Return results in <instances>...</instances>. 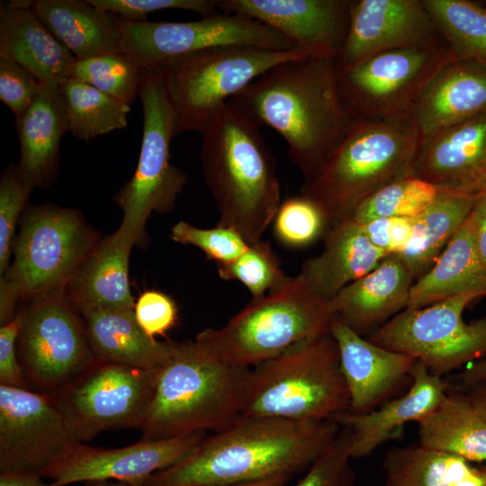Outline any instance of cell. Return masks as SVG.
<instances>
[{
    "label": "cell",
    "instance_id": "cell-1",
    "mask_svg": "<svg viewBox=\"0 0 486 486\" xmlns=\"http://www.w3.org/2000/svg\"><path fill=\"white\" fill-rule=\"evenodd\" d=\"M227 104L259 127L280 134L304 179L334 151L356 121L342 101L335 60L310 56L274 66Z\"/></svg>",
    "mask_w": 486,
    "mask_h": 486
},
{
    "label": "cell",
    "instance_id": "cell-2",
    "mask_svg": "<svg viewBox=\"0 0 486 486\" xmlns=\"http://www.w3.org/2000/svg\"><path fill=\"white\" fill-rule=\"evenodd\" d=\"M340 430L332 419L290 421L239 417L203 437L184 460L140 482L143 486H220L308 468Z\"/></svg>",
    "mask_w": 486,
    "mask_h": 486
},
{
    "label": "cell",
    "instance_id": "cell-3",
    "mask_svg": "<svg viewBox=\"0 0 486 486\" xmlns=\"http://www.w3.org/2000/svg\"><path fill=\"white\" fill-rule=\"evenodd\" d=\"M200 159L217 205V225L262 241L281 204L274 158L260 127L226 104L202 133Z\"/></svg>",
    "mask_w": 486,
    "mask_h": 486
},
{
    "label": "cell",
    "instance_id": "cell-4",
    "mask_svg": "<svg viewBox=\"0 0 486 486\" xmlns=\"http://www.w3.org/2000/svg\"><path fill=\"white\" fill-rule=\"evenodd\" d=\"M249 374V367L220 359L196 339L174 341L157 374L141 439L204 434L229 426L241 415Z\"/></svg>",
    "mask_w": 486,
    "mask_h": 486
},
{
    "label": "cell",
    "instance_id": "cell-5",
    "mask_svg": "<svg viewBox=\"0 0 486 486\" xmlns=\"http://www.w3.org/2000/svg\"><path fill=\"white\" fill-rule=\"evenodd\" d=\"M421 142L410 113L357 120L334 151L304 179L301 194L320 208L330 227L351 217L379 189L414 176Z\"/></svg>",
    "mask_w": 486,
    "mask_h": 486
},
{
    "label": "cell",
    "instance_id": "cell-6",
    "mask_svg": "<svg viewBox=\"0 0 486 486\" xmlns=\"http://www.w3.org/2000/svg\"><path fill=\"white\" fill-rule=\"evenodd\" d=\"M348 409L338 345L328 333L250 367L240 417L323 421Z\"/></svg>",
    "mask_w": 486,
    "mask_h": 486
},
{
    "label": "cell",
    "instance_id": "cell-7",
    "mask_svg": "<svg viewBox=\"0 0 486 486\" xmlns=\"http://www.w3.org/2000/svg\"><path fill=\"white\" fill-rule=\"evenodd\" d=\"M331 300L316 293L298 274L279 288L253 299L220 328L195 338L220 359L252 367L291 346L330 333Z\"/></svg>",
    "mask_w": 486,
    "mask_h": 486
},
{
    "label": "cell",
    "instance_id": "cell-8",
    "mask_svg": "<svg viewBox=\"0 0 486 486\" xmlns=\"http://www.w3.org/2000/svg\"><path fill=\"white\" fill-rule=\"evenodd\" d=\"M308 56L302 50H274L227 45L195 51L156 68L175 114L174 137L202 133L233 96L274 66Z\"/></svg>",
    "mask_w": 486,
    "mask_h": 486
},
{
    "label": "cell",
    "instance_id": "cell-9",
    "mask_svg": "<svg viewBox=\"0 0 486 486\" xmlns=\"http://www.w3.org/2000/svg\"><path fill=\"white\" fill-rule=\"evenodd\" d=\"M138 96L143 109L139 161L115 196L123 217L114 234L130 248L144 236L150 214L169 212L187 182L185 173L170 163L175 114L158 69L142 70Z\"/></svg>",
    "mask_w": 486,
    "mask_h": 486
},
{
    "label": "cell",
    "instance_id": "cell-10",
    "mask_svg": "<svg viewBox=\"0 0 486 486\" xmlns=\"http://www.w3.org/2000/svg\"><path fill=\"white\" fill-rule=\"evenodd\" d=\"M98 243L77 211L50 204L30 207L13 243L14 262L3 277L20 298L64 290Z\"/></svg>",
    "mask_w": 486,
    "mask_h": 486
},
{
    "label": "cell",
    "instance_id": "cell-11",
    "mask_svg": "<svg viewBox=\"0 0 486 486\" xmlns=\"http://www.w3.org/2000/svg\"><path fill=\"white\" fill-rule=\"evenodd\" d=\"M485 296V292L471 291L426 307L405 309L367 339L411 356L441 377L486 356V317L471 322L463 318L472 302Z\"/></svg>",
    "mask_w": 486,
    "mask_h": 486
},
{
    "label": "cell",
    "instance_id": "cell-12",
    "mask_svg": "<svg viewBox=\"0 0 486 486\" xmlns=\"http://www.w3.org/2000/svg\"><path fill=\"white\" fill-rule=\"evenodd\" d=\"M158 372L94 358L51 397L73 439L86 443L111 429L140 428Z\"/></svg>",
    "mask_w": 486,
    "mask_h": 486
},
{
    "label": "cell",
    "instance_id": "cell-13",
    "mask_svg": "<svg viewBox=\"0 0 486 486\" xmlns=\"http://www.w3.org/2000/svg\"><path fill=\"white\" fill-rule=\"evenodd\" d=\"M453 60L443 44L392 50L338 68L342 101L356 121L408 115L430 80Z\"/></svg>",
    "mask_w": 486,
    "mask_h": 486
},
{
    "label": "cell",
    "instance_id": "cell-14",
    "mask_svg": "<svg viewBox=\"0 0 486 486\" xmlns=\"http://www.w3.org/2000/svg\"><path fill=\"white\" fill-rule=\"evenodd\" d=\"M20 313L19 362L28 389L51 395L94 359L82 318L65 289L34 299Z\"/></svg>",
    "mask_w": 486,
    "mask_h": 486
},
{
    "label": "cell",
    "instance_id": "cell-15",
    "mask_svg": "<svg viewBox=\"0 0 486 486\" xmlns=\"http://www.w3.org/2000/svg\"><path fill=\"white\" fill-rule=\"evenodd\" d=\"M118 25L122 51L132 57L144 70H151L173 58L218 46L242 45L274 50H301L273 28L236 13H220L184 22H133L118 17Z\"/></svg>",
    "mask_w": 486,
    "mask_h": 486
},
{
    "label": "cell",
    "instance_id": "cell-16",
    "mask_svg": "<svg viewBox=\"0 0 486 486\" xmlns=\"http://www.w3.org/2000/svg\"><path fill=\"white\" fill-rule=\"evenodd\" d=\"M51 395L0 384V471L40 474L76 444Z\"/></svg>",
    "mask_w": 486,
    "mask_h": 486
},
{
    "label": "cell",
    "instance_id": "cell-17",
    "mask_svg": "<svg viewBox=\"0 0 486 486\" xmlns=\"http://www.w3.org/2000/svg\"><path fill=\"white\" fill-rule=\"evenodd\" d=\"M203 437V433H196L165 439H140L130 446L112 449L76 443L40 475L50 480L49 486L104 481L142 482L184 460Z\"/></svg>",
    "mask_w": 486,
    "mask_h": 486
},
{
    "label": "cell",
    "instance_id": "cell-18",
    "mask_svg": "<svg viewBox=\"0 0 486 486\" xmlns=\"http://www.w3.org/2000/svg\"><path fill=\"white\" fill-rule=\"evenodd\" d=\"M443 44L422 0H352L348 34L335 62L346 69L384 51Z\"/></svg>",
    "mask_w": 486,
    "mask_h": 486
},
{
    "label": "cell",
    "instance_id": "cell-19",
    "mask_svg": "<svg viewBox=\"0 0 486 486\" xmlns=\"http://www.w3.org/2000/svg\"><path fill=\"white\" fill-rule=\"evenodd\" d=\"M352 0H217L224 13L273 28L306 55L336 59L346 40Z\"/></svg>",
    "mask_w": 486,
    "mask_h": 486
},
{
    "label": "cell",
    "instance_id": "cell-20",
    "mask_svg": "<svg viewBox=\"0 0 486 486\" xmlns=\"http://www.w3.org/2000/svg\"><path fill=\"white\" fill-rule=\"evenodd\" d=\"M414 176L439 194H478L486 184V113L422 140Z\"/></svg>",
    "mask_w": 486,
    "mask_h": 486
},
{
    "label": "cell",
    "instance_id": "cell-21",
    "mask_svg": "<svg viewBox=\"0 0 486 486\" xmlns=\"http://www.w3.org/2000/svg\"><path fill=\"white\" fill-rule=\"evenodd\" d=\"M330 334L339 353L349 411L364 414L385 400L410 376L416 359L372 343L335 317Z\"/></svg>",
    "mask_w": 486,
    "mask_h": 486
},
{
    "label": "cell",
    "instance_id": "cell-22",
    "mask_svg": "<svg viewBox=\"0 0 486 486\" xmlns=\"http://www.w3.org/2000/svg\"><path fill=\"white\" fill-rule=\"evenodd\" d=\"M411 385L402 396L380 410L364 414L341 412L331 419L349 428L354 436L352 457L369 455L379 446L395 437L410 421L419 422L434 411L447 395L448 384L416 360L410 370Z\"/></svg>",
    "mask_w": 486,
    "mask_h": 486
},
{
    "label": "cell",
    "instance_id": "cell-23",
    "mask_svg": "<svg viewBox=\"0 0 486 486\" xmlns=\"http://www.w3.org/2000/svg\"><path fill=\"white\" fill-rule=\"evenodd\" d=\"M415 280L398 256H386L368 274L344 287L331 305L358 335H370L408 307Z\"/></svg>",
    "mask_w": 486,
    "mask_h": 486
},
{
    "label": "cell",
    "instance_id": "cell-24",
    "mask_svg": "<svg viewBox=\"0 0 486 486\" xmlns=\"http://www.w3.org/2000/svg\"><path fill=\"white\" fill-rule=\"evenodd\" d=\"M482 113H486V66L453 60L430 80L410 116L424 140Z\"/></svg>",
    "mask_w": 486,
    "mask_h": 486
},
{
    "label": "cell",
    "instance_id": "cell-25",
    "mask_svg": "<svg viewBox=\"0 0 486 486\" xmlns=\"http://www.w3.org/2000/svg\"><path fill=\"white\" fill-rule=\"evenodd\" d=\"M16 130L20 177L32 187L49 185L58 172L61 139L69 131L58 84L45 83L32 104L16 120Z\"/></svg>",
    "mask_w": 486,
    "mask_h": 486
},
{
    "label": "cell",
    "instance_id": "cell-26",
    "mask_svg": "<svg viewBox=\"0 0 486 486\" xmlns=\"http://www.w3.org/2000/svg\"><path fill=\"white\" fill-rule=\"evenodd\" d=\"M323 238V250L302 264L299 275L328 300L371 272L386 256L352 217L331 225Z\"/></svg>",
    "mask_w": 486,
    "mask_h": 486
},
{
    "label": "cell",
    "instance_id": "cell-27",
    "mask_svg": "<svg viewBox=\"0 0 486 486\" xmlns=\"http://www.w3.org/2000/svg\"><path fill=\"white\" fill-rule=\"evenodd\" d=\"M0 57L21 64L44 82L70 78L76 57L50 32L32 8L0 4Z\"/></svg>",
    "mask_w": 486,
    "mask_h": 486
},
{
    "label": "cell",
    "instance_id": "cell-28",
    "mask_svg": "<svg viewBox=\"0 0 486 486\" xmlns=\"http://www.w3.org/2000/svg\"><path fill=\"white\" fill-rule=\"evenodd\" d=\"M94 358L158 372L167 360L174 341L148 337L134 310L103 309L80 312Z\"/></svg>",
    "mask_w": 486,
    "mask_h": 486
},
{
    "label": "cell",
    "instance_id": "cell-29",
    "mask_svg": "<svg viewBox=\"0 0 486 486\" xmlns=\"http://www.w3.org/2000/svg\"><path fill=\"white\" fill-rule=\"evenodd\" d=\"M131 248L113 233L92 250L65 287L66 295L79 312L134 310L129 284Z\"/></svg>",
    "mask_w": 486,
    "mask_h": 486
},
{
    "label": "cell",
    "instance_id": "cell-30",
    "mask_svg": "<svg viewBox=\"0 0 486 486\" xmlns=\"http://www.w3.org/2000/svg\"><path fill=\"white\" fill-rule=\"evenodd\" d=\"M32 10L76 58L122 50L118 17L87 0H37Z\"/></svg>",
    "mask_w": 486,
    "mask_h": 486
},
{
    "label": "cell",
    "instance_id": "cell-31",
    "mask_svg": "<svg viewBox=\"0 0 486 486\" xmlns=\"http://www.w3.org/2000/svg\"><path fill=\"white\" fill-rule=\"evenodd\" d=\"M471 291L486 292V270L476 251L469 214L434 266L415 281L406 309L426 307Z\"/></svg>",
    "mask_w": 486,
    "mask_h": 486
},
{
    "label": "cell",
    "instance_id": "cell-32",
    "mask_svg": "<svg viewBox=\"0 0 486 486\" xmlns=\"http://www.w3.org/2000/svg\"><path fill=\"white\" fill-rule=\"evenodd\" d=\"M418 426L421 446L468 462L486 461V416L465 392L447 393Z\"/></svg>",
    "mask_w": 486,
    "mask_h": 486
},
{
    "label": "cell",
    "instance_id": "cell-33",
    "mask_svg": "<svg viewBox=\"0 0 486 486\" xmlns=\"http://www.w3.org/2000/svg\"><path fill=\"white\" fill-rule=\"evenodd\" d=\"M384 486H486V467L418 445L387 451Z\"/></svg>",
    "mask_w": 486,
    "mask_h": 486
},
{
    "label": "cell",
    "instance_id": "cell-34",
    "mask_svg": "<svg viewBox=\"0 0 486 486\" xmlns=\"http://www.w3.org/2000/svg\"><path fill=\"white\" fill-rule=\"evenodd\" d=\"M478 194H439L414 219L412 234L405 251L398 256L415 281L436 263L472 210Z\"/></svg>",
    "mask_w": 486,
    "mask_h": 486
},
{
    "label": "cell",
    "instance_id": "cell-35",
    "mask_svg": "<svg viewBox=\"0 0 486 486\" xmlns=\"http://www.w3.org/2000/svg\"><path fill=\"white\" fill-rule=\"evenodd\" d=\"M455 60L486 66V4L470 0H422Z\"/></svg>",
    "mask_w": 486,
    "mask_h": 486
},
{
    "label": "cell",
    "instance_id": "cell-36",
    "mask_svg": "<svg viewBox=\"0 0 486 486\" xmlns=\"http://www.w3.org/2000/svg\"><path fill=\"white\" fill-rule=\"evenodd\" d=\"M59 86L69 131L76 139L89 141L127 126L129 104L71 77Z\"/></svg>",
    "mask_w": 486,
    "mask_h": 486
},
{
    "label": "cell",
    "instance_id": "cell-37",
    "mask_svg": "<svg viewBox=\"0 0 486 486\" xmlns=\"http://www.w3.org/2000/svg\"><path fill=\"white\" fill-rule=\"evenodd\" d=\"M142 70L132 57L122 50L76 58L70 77L130 105L138 96Z\"/></svg>",
    "mask_w": 486,
    "mask_h": 486
},
{
    "label": "cell",
    "instance_id": "cell-38",
    "mask_svg": "<svg viewBox=\"0 0 486 486\" xmlns=\"http://www.w3.org/2000/svg\"><path fill=\"white\" fill-rule=\"evenodd\" d=\"M437 189L415 176L392 182L364 200L351 217L363 224L390 217L416 218L438 196Z\"/></svg>",
    "mask_w": 486,
    "mask_h": 486
},
{
    "label": "cell",
    "instance_id": "cell-39",
    "mask_svg": "<svg viewBox=\"0 0 486 486\" xmlns=\"http://www.w3.org/2000/svg\"><path fill=\"white\" fill-rule=\"evenodd\" d=\"M217 270L221 279L242 283L253 299L261 298L279 288L288 279L270 245L263 240L250 245L235 261L217 266Z\"/></svg>",
    "mask_w": 486,
    "mask_h": 486
},
{
    "label": "cell",
    "instance_id": "cell-40",
    "mask_svg": "<svg viewBox=\"0 0 486 486\" xmlns=\"http://www.w3.org/2000/svg\"><path fill=\"white\" fill-rule=\"evenodd\" d=\"M273 223L276 238L290 248L306 247L329 228L320 208L301 194L281 202Z\"/></svg>",
    "mask_w": 486,
    "mask_h": 486
},
{
    "label": "cell",
    "instance_id": "cell-41",
    "mask_svg": "<svg viewBox=\"0 0 486 486\" xmlns=\"http://www.w3.org/2000/svg\"><path fill=\"white\" fill-rule=\"evenodd\" d=\"M170 238L176 243L200 248L217 266L235 261L250 247L242 235L233 229L220 225L212 229H201L184 220L171 228Z\"/></svg>",
    "mask_w": 486,
    "mask_h": 486
},
{
    "label": "cell",
    "instance_id": "cell-42",
    "mask_svg": "<svg viewBox=\"0 0 486 486\" xmlns=\"http://www.w3.org/2000/svg\"><path fill=\"white\" fill-rule=\"evenodd\" d=\"M354 444L352 430L340 427L330 445L310 464L305 475L293 486H353L350 466Z\"/></svg>",
    "mask_w": 486,
    "mask_h": 486
},
{
    "label": "cell",
    "instance_id": "cell-43",
    "mask_svg": "<svg viewBox=\"0 0 486 486\" xmlns=\"http://www.w3.org/2000/svg\"><path fill=\"white\" fill-rule=\"evenodd\" d=\"M32 186L20 177L17 166H10L0 181V274L9 268V257L20 214Z\"/></svg>",
    "mask_w": 486,
    "mask_h": 486
},
{
    "label": "cell",
    "instance_id": "cell-44",
    "mask_svg": "<svg viewBox=\"0 0 486 486\" xmlns=\"http://www.w3.org/2000/svg\"><path fill=\"white\" fill-rule=\"evenodd\" d=\"M45 83L16 61L0 57V99L16 120L32 104Z\"/></svg>",
    "mask_w": 486,
    "mask_h": 486
},
{
    "label": "cell",
    "instance_id": "cell-45",
    "mask_svg": "<svg viewBox=\"0 0 486 486\" xmlns=\"http://www.w3.org/2000/svg\"><path fill=\"white\" fill-rule=\"evenodd\" d=\"M94 7L122 19L144 22L148 14L167 9H183L202 17L220 14L217 0H87Z\"/></svg>",
    "mask_w": 486,
    "mask_h": 486
},
{
    "label": "cell",
    "instance_id": "cell-46",
    "mask_svg": "<svg viewBox=\"0 0 486 486\" xmlns=\"http://www.w3.org/2000/svg\"><path fill=\"white\" fill-rule=\"evenodd\" d=\"M134 314L138 324L151 338L165 336L177 323L178 309L167 294L148 290L135 302Z\"/></svg>",
    "mask_w": 486,
    "mask_h": 486
},
{
    "label": "cell",
    "instance_id": "cell-47",
    "mask_svg": "<svg viewBox=\"0 0 486 486\" xmlns=\"http://www.w3.org/2000/svg\"><path fill=\"white\" fill-rule=\"evenodd\" d=\"M415 218L390 217L361 224L369 241L386 256H400L408 247ZM360 224V223H359Z\"/></svg>",
    "mask_w": 486,
    "mask_h": 486
},
{
    "label": "cell",
    "instance_id": "cell-48",
    "mask_svg": "<svg viewBox=\"0 0 486 486\" xmlns=\"http://www.w3.org/2000/svg\"><path fill=\"white\" fill-rule=\"evenodd\" d=\"M20 328V313L0 328V384L28 389L16 352Z\"/></svg>",
    "mask_w": 486,
    "mask_h": 486
},
{
    "label": "cell",
    "instance_id": "cell-49",
    "mask_svg": "<svg viewBox=\"0 0 486 486\" xmlns=\"http://www.w3.org/2000/svg\"><path fill=\"white\" fill-rule=\"evenodd\" d=\"M477 254L486 270V193L481 190L470 213Z\"/></svg>",
    "mask_w": 486,
    "mask_h": 486
},
{
    "label": "cell",
    "instance_id": "cell-50",
    "mask_svg": "<svg viewBox=\"0 0 486 486\" xmlns=\"http://www.w3.org/2000/svg\"><path fill=\"white\" fill-rule=\"evenodd\" d=\"M20 299L19 294L7 280L0 279V322L1 326L11 321L14 316L15 303Z\"/></svg>",
    "mask_w": 486,
    "mask_h": 486
},
{
    "label": "cell",
    "instance_id": "cell-51",
    "mask_svg": "<svg viewBox=\"0 0 486 486\" xmlns=\"http://www.w3.org/2000/svg\"><path fill=\"white\" fill-rule=\"evenodd\" d=\"M460 392L486 381V356L473 363L456 376Z\"/></svg>",
    "mask_w": 486,
    "mask_h": 486
},
{
    "label": "cell",
    "instance_id": "cell-52",
    "mask_svg": "<svg viewBox=\"0 0 486 486\" xmlns=\"http://www.w3.org/2000/svg\"><path fill=\"white\" fill-rule=\"evenodd\" d=\"M43 477L36 472H2L0 486H49Z\"/></svg>",
    "mask_w": 486,
    "mask_h": 486
},
{
    "label": "cell",
    "instance_id": "cell-53",
    "mask_svg": "<svg viewBox=\"0 0 486 486\" xmlns=\"http://www.w3.org/2000/svg\"><path fill=\"white\" fill-rule=\"evenodd\" d=\"M463 392H465L477 410L486 416V381L478 383Z\"/></svg>",
    "mask_w": 486,
    "mask_h": 486
},
{
    "label": "cell",
    "instance_id": "cell-54",
    "mask_svg": "<svg viewBox=\"0 0 486 486\" xmlns=\"http://www.w3.org/2000/svg\"><path fill=\"white\" fill-rule=\"evenodd\" d=\"M290 478L287 476H274L265 479L242 482L220 486H285Z\"/></svg>",
    "mask_w": 486,
    "mask_h": 486
},
{
    "label": "cell",
    "instance_id": "cell-55",
    "mask_svg": "<svg viewBox=\"0 0 486 486\" xmlns=\"http://www.w3.org/2000/svg\"><path fill=\"white\" fill-rule=\"evenodd\" d=\"M84 484L86 486H129L127 483L113 481L90 482Z\"/></svg>",
    "mask_w": 486,
    "mask_h": 486
},
{
    "label": "cell",
    "instance_id": "cell-56",
    "mask_svg": "<svg viewBox=\"0 0 486 486\" xmlns=\"http://www.w3.org/2000/svg\"><path fill=\"white\" fill-rule=\"evenodd\" d=\"M129 486H143V484L140 482H135L131 483H127Z\"/></svg>",
    "mask_w": 486,
    "mask_h": 486
},
{
    "label": "cell",
    "instance_id": "cell-57",
    "mask_svg": "<svg viewBox=\"0 0 486 486\" xmlns=\"http://www.w3.org/2000/svg\"><path fill=\"white\" fill-rule=\"evenodd\" d=\"M482 190L486 193V184L484 185V187Z\"/></svg>",
    "mask_w": 486,
    "mask_h": 486
}]
</instances>
